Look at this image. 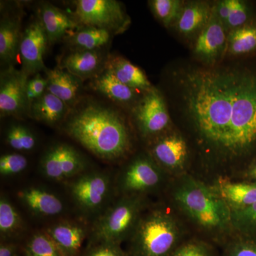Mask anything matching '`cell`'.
I'll return each instance as SVG.
<instances>
[{"label":"cell","instance_id":"obj_17","mask_svg":"<svg viewBox=\"0 0 256 256\" xmlns=\"http://www.w3.org/2000/svg\"><path fill=\"white\" fill-rule=\"evenodd\" d=\"M232 212L244 210L256 203V184L242 181L234 182L220 178L212 186Z\"/></svg>","mask_w":256,"mask_h":256},{"label":"cell","instance_id":"obj_24","mask_svg":"<svg viewBox=\"0 0 256 256\" xmlns=\"http://www.w3.org/2000/svg\"><path fill=\"white\" fill-rule=\"evenodd\" d=\"M26 226L16 207L5 195L0 198V237L1 242H18L22 238Z\"/></svg>","mask_w":256,"mask_h":256},{"label":"cell","instance_id":"obj_28","mask_svg":"<svg viewBox=\"0 0 256 256\" xmlns=\"http://www.w3.org/2000/svg\"><path fill=\"white\" fill-rule=\"evenodd\" d=\"M111 33L100 28H86L72 35L70 44L76 50H98L110 41Z\"/></svg>","mask_w":256,"mask_h":256},{"label":"cell","instance_id":"obj_1","mask_svg":"<svg viewBox=\"0 0 256 256\" xmlns=\"http://www.w3.org/2000/svg\"><path fill=\"white\" fill-rule=\"evenodd\" d=\"M183 82L186 114L203 149L220 160L250 163L256 158V74L197 70Z\"/></svg>","mask_w":256,"mask_h":256},{"label":"cell","instance_id":"obj_4","mask_svg":"<svg viewBox=\"0 0 256 256\" xmlns=\"http://www.w3.org/2000/svg\"><path fill=\"white\" fill-rule=\"evenodd\" d=\"M183 230L174 215L160 207L144 212L130 238V256H172Z\"/></svg>","mask_w":256,"mask_h":256},{"label":"cell","instance_id":"obj_38","mask_svg":"<svg viewBox=\"0 0 256 256\" xmlns=\"http://www.w3.org/2000/svg\"><path fill=\"white\" fill-rule=\"evenodd\" d=\"M47 86V79L42 78L40 74H36L33 78L28 80L26 85V96L30 110L32 104L37 99L40 98L46 92Z\"/></svg>","mask_w":256,"mask_h":256},{"label":"cell","instance_id":"obj_18","mask_svg":"<svg viewBox=\"0 0 256 256\" xmlns=\"http://www.w3.org/2000/svg\"><path fill=\"white\" fill-rule=\"evenodd\" d=\"M70 111L66 102L46 90L32 104L28 116L42 124L54 126L66 120Z\"/></svg>","mask_w":256,"mask_h":256},{"label":"cell","instance_id":"obj_39","mask_svg":"<svg viewBox=\"0 0 256 256\" xmlns=\"http://www.w3.org/2000/svg\"><path fill=\"white\" fill-rule=\"evenodd\" d=\"M0 256H24L22 246L18 242H1Z\"/></svg>","mask_w":256,"mask_h":256},{"label":"cell","instance_id":"obj_30","mask_svg":"<svg viewBox=\"0 0 256 256\" xmlns=\"http://www.w3.org/2000/svg\"><path fill=\"white\" fill-rule=\"evenodd\" d=\"M22 248L24 256H63L44 230L32 234Z\"/></svg>","mask_w":256,"mask_h":256},{"label":"cell","instance_id":"obj_21","mask_svg":"<svg viewBox=\"0 0 256 256\" xmlns=\"http://www.w3.org/2000/svg\"><path fill=\"white\" fill-rule=\"evenodd\" d=\"M46 75L47 92L63 100L70 108H74L80 89L79 78L60 68L46 70Z\"/></svg>","mask_w":256,"mask_h":256},{"label":"cell","instance_id":"obj_9","mask_svg":"<svg viewBox=\"0 0 256 256\" xmlns=\"http://www.w3.org/2000/svg\"><path fill=\"white\" fill-rule=\"evenodd\" d=\"M88 166L86 158L66 143L50 146L40 162L42 175L55 182H68L87 172Z\"/></svg>","mask_w":256,"mask_h":256},{"label":"cell","instance_id":"obj_6","mask_svg":"<svg viewBox=\"0 0 256 256\" xmlns=\"http://www.w3.org/2000/svg\"><path fill=\"white\" fill-rule=\"evenodd\" d=\"M67 186L78 212L95 220L112 203V194L116 192L114 180L104 172H86L68 182Z\"/></svg>","mask_w":256,"mask_h":256},{"label":"cell","instance_id":"obj_27","mask_svg":"<svg viewBox=\"0 0 256 256\" xmlns=\"http://www.w3.org/2000/svg\"><path fill=\"white\" fill-rule=\"evenodd\" d=\"M226 50L234 56L248 54L256 50V26L246 25L229 32Z\"/></svg>","mask_w":256,"mask_h":256},{"label":"cell","instance_id":"obj_2","mask_svg":"<svg viewBox=\"0 0 256 256\" xmlns=\"http://www.w3.org/2000/svg\"><path fill=\"white\" fill-rule=\"evenodd\" d=\"M67 136L99 159H124L132 148L127 124L119 112L92 104L69 116L64 127Z\"/></svg>","mask_w":256,"mask_h":256},{"label":"cell","instance_id":"obj_11","mask_svg":"<svg viewBox=\"0 0 256 256\" xmlns=\"http://www.w3.org/2000/svg\"><path fill=\"white\" fill-rule=\"evenodd\" d=\"M28 76L10 67L0 78V114L2 118L22 117L30 112L26 85Z\"/></svg>","mask_w":256,"mask_h":256},{"label":"cell","instance_id":"obj_8","mask_svg":"<svg viewBox=\"0 0 256 256\" xmlns=\"http://www.w3.org/2000/svg\"><path fill=\"white\" fill-rule=\"evenodd\" d=\"M75 16L86 28L118 34L130 23L122 5L114 0H79L76 2Z\"/></svg>","mask_w":256,"mask_h":256},{"label":"cell","instance_id":"obj_12","mask_svg":"<svg viewBox=\"0 0 256 256\" xmlns=\"http://www.w3.org/2000/svg\"><path fill=\"white\" fill-rule=\"evenodd\" d=\"M150 156L164 172L180 174L184 170L188 163V143L178 133H164L153 139Z\"/></svg>","mask_w":256,"mask_h":256},{"label":"cell","instance_id":"obj_10","mask_svg":"<svg viewBox=\"0 0 256 256\" xmlns=\"http://www.w3.org/2000/svg\"><path fill=\"white\" fill-rule=\"evenodd\" d=\"M134 114L139 132L146 139H154L169 128L170 117L166 104L159 90L154 88L146 92Z\"/></svg>","mask_w":256,"mask_h":256},{"label":"cell","instance_id":"obj_32","mask_svg":"<svg viewBox=\"0 0 256 256\" xmlns=\"http://www.w3.org/2000/svg\"><path fill=\"white\" fill-rule=\"evenodd\" d=\"M234 234L256 238V203L244 210L232 212Z\"/></svg>","mask_w":256,"mask_h":256},{"label":"cell","instance_id":"obj_34","mask_svg":"<svg viewBox=\"0 0 256 256\" xmlns=\"http://www.w3.org/2000/svg\"><path fill=\"white\" fill-rule=\"evenodd\" d=\"M28 158L21 153H10L0 158V174L3 178L20 175L28 169Z\"/></svg>","mask_w":256,"mask_h":256},{"label":"cell","instance_id":"obj_13","mask_svg":"<svg viewBox=\"0 0 256 256\" xmlns=\"http://www.w3.org/2000/svg\"><path fill=\"white\" fill-rule=\"evenodd\" d=\"M48 43V37L40 18L30 24L22 34L20 48L22 70L28 77L46 68L44 56Z\"/></svg>","mask_w":256,"mask_h":256},{"label":"cell","instance_id":"obj_26","mask_svg":"<svg viewBox=\"0 0 256 256\" xmlns=\"http://www.w3.org/2000/svg\"><path fill=\"white\" fill-rule=\"evenodd\" d=\"M92 86L96 92H100L117 104H130L137 96L136 90L120 82L107 69L92 80Z\"/></svg>","mask_w":256,"mask_h":256},{"label":"cell","instance_id":"obj_14","mask_svg":"<svg viewBox=\"0 0 256 256\" xmlns=\"http://www.w3.org/2000/svg\"><path fill=\"white\" fill-rule=\"evenodd\" d=\"M226 28L216 12L212 10L210 22L198 34L194 46L197 58L207 64L218 62L226 48Z\"/></svg>","mask_w":256,"mask_h":256},{"label":"cell","instance_id":"obj_35","mask_svg":"<svg viewBox=\"0 0 256 256\" xmlns=\"http://www.w3.org/2000/svg\"><path fill=\"white\" fill-rule=\"evenodd\" d=\"M250 16L246 3L240 0H230V14L225 26L226 30H232L247 25Z\"/></svg>","mask_w":256,"mask_h":256},{"label":"cell","instance_id":"obj_15","mask_svg":"<svg viewBox=\"0 0 256 256\" xmlns=\"http://www.w3.org/2000/svg\"><path fill=\"white\" fill-rule=\"evenodd\" d=\"M44 232L63 256H82V245L90 234L85 224L76 220L57 222Z\"/></svg>","mask_w":256,"mask_h":256},{"label":"cell","instance_id":"obj_29","mask_svg":"<svg viewBox=\"0 0 256 256\" xmlns=\"http://www.w3.org/2000/svg\"><path fill=\"white\" fill-rule=\"evenodd\" d=\"M6 144L18 153H28L34 150L38 140L34 133L24 124H14L8 128L6 132Z\"/></svg>","mask_w":256,"mask_h":256},{"label":"cell","instance_id":"obj_31","mask_svg":"<svg viewBox=\"0 0 256 256\" xmlns=\"http://www.w3.org/2000/svg\"><path fill=\"white\" fill-rule=\"evenodd\" d=\"M150 5L156 18L166 28L176 24L184 6L180 0H153Z\"/></svg>","mask_w":256,"mask_h":256},{"label":"cell","instance_id":"obj_40","mask_svg":"<svg viewBox=\"0 0 256 256\" xmlns=\"http://www.w3.org/2000/svg\"><path fill=\"white\" fill-rule=\"evenodd\" d=\"M242 181L256 184V158L246 166L242 172Z\"/></svg>","mask_w":256,"mask_h":256},{"label":"cell","instance_id":"obj_23","mask_svg":"<svg viewBox=\"0 0 256 256\" xmlns=\"http://www.w3.org/2000/svg\"><path fill=\"white\" fill-rule=\"evenodd\" d=\"M106 69L120 82L134 90L146 92L153 88L144 72L122 57L110 58L106 63Z\"/></svg>","mask_w":256,"mask_h":256},{"label":"cell","instance_id":"obj_7","mask_svg":"<svg viewBox=\"0 0 256 256\" xmlns=\"http://www.w3.org/2000/svg\"><path fill=\"white\" fill-rule=\"evenodd\" d=\"M164 178V170L150 154H142L124 166L114 182V188L120 196H144L162 186Z\"/></svg>","mask_w":256,"mask_h":256},{"label":"cell","instance_id":"obj_19","mask_svg":"<svg viewBox=\"0 0 256 256\" xmlns=\"http://www.w3.org/2000/svg\"><path fill=\"white\" fill-rule=\"evenodd\" d=\"M212 10L213 8L204 2H192L184 5L175 24L178 33L186 37L200 34L210 22Z\"/></svg>","mask_w":256,"mask_h":256},{"label":"cell","instance_id":"obj_16","mask_svg":"<svg viewBox=\"0 0 256 256\" xmlns=\"http://www.w3.org/2000/svg\"><path fill=\"white\" fill-rule=\"evenodd\" d=\"M18 198L30 213L37 217L60 216L66 210L60 196L40 186L23 188L18 192Z\"/></svg>","mask_w":256,"mask_h":256},{"label":"cell","instance_id":"obj_22","mask_svg":"<svg viewBox=\"0 0 256 256\" xmlns=\"http://www.w3.org/2000/svg\"><path fill=\"white\" fill-rule=\"evenodd\" d=\"M21 18L4 16L0 23V60L3 64H11L20 54L21 44Z\"/></svg>","mask_w":256,"mask_h":256},{"label":"cell","instance_id":"obj_37","mask_svg":"<svg viewBox=\"0 0 256 256\" xmlns=\"http://www.w3.org/2000/svg\"><path fill=\"white\" fill-rule=\"evenodd\" d=\"M172 256H214V254L205 242L192 240L182 244Z\"/></svg>","mask_w":256,"mask_h":256},{"label":"cell","instance_id":"obj_36","mask_svg":"<svg viewBox=\"0 0 256 256\" xmlns=\"http://www.w3.org/2000/svg\"><path fill=\"white\" fill-rule=\"evenodd\" d=\"M82 256H130L121 246L109 242L89 244Z\"/></svg>","mask_w":256,"mask_h":256},{"label":"cell","instance_id":"obj_25","mask_svg":"<svg viewBox=\"0 0 256 256\" xmlns=\"http://www.w3.org/2000/svg\"><path fill=\"white\" fill-rule=\"evenodd\" d=\"M102 64V57L98 50H75L63 60L62 68L79 79L95 75Z\"/></svg>","mask_w":256,"mask_h":256},{"label":"cell","instance_id":"obj_20","mask_svg":"<svg viewBox=\"0 0 256 256\" xmlns=\"http://www.w3.org/2000/svg\"><path fill=\"white\" fill-rule=\"evenodd\" d=\"M40 20L50 43L60 41L69 32L78 28V24L54 5L43 4L40 8Z\"/></svg>","mask_w":256,"mask_h":256},{"label":"cell","instance_id":"obj_33","mask_svg":"<svg viewBox=\"0 0 256 256\" xmlns=\"http://www.w3.org/2000/svg\"><path fill=\"white\" fill-rule=\"evenodd\" d=\"M224 256H256V238L234 234L226 246Z\"/></svg>","mask_w":256,"mask_h":256},{"label":"cell","instance_id":"obj_5","mask_svg":"<svg viewBox=\"0 0 256 256\" xmlns=\"http://www.w3.org/2000/svg\"><path fill=\"white\" fill-rule=\"evenodd\" d=\"M146 210L144 196H120L94 220L89 244L102 242L121 246L131 238Z\"/></svg>","mask_w":256,"mask_h":256},{"label":"cell","instance_id":"obj_3","mask_svg":"<svg viewBox=\"0 0 256 256\" xmlns=\"http://www.w3.org/2000/svg\"><path fill=\"white\" fill-rule=\"evenodd\" d=\"M172 197L178 208L202 230L217 236L234 235L232 210L212 186L184 175Z\"/></svg>","mask_w":256,"mask_h":256}]
</instances>
